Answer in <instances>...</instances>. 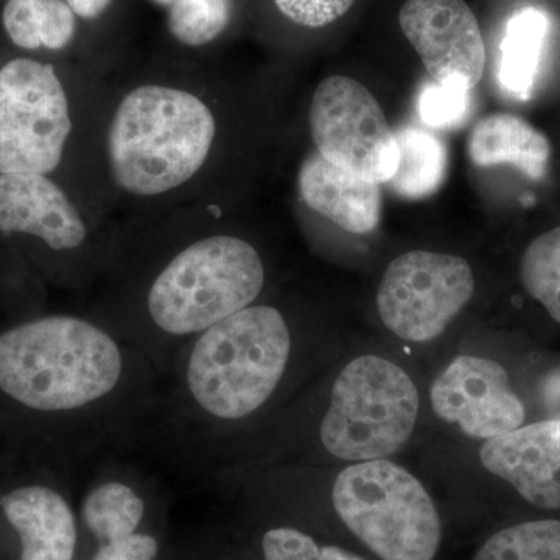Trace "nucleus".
I'll list each match as a JSON object with an SVG mask.
<instances>
[{
  "mask_svg": "<svg viewBox=\"0 0 560 560\" xmlns=\"http://www.w3.org/2000/svg\"><path fill=\"white\" fill-rule=\"evenodd\" d=\"M550 31V16L537 7L515 11L506 22L497 77L511 97L529 101L533 95Z\"/></svg>",
  "mask_w": 560,
  "mask_h": 560,
  "instance_id": "f3484780",
  "label": "nucleus"
},
{
  "mask_svg": "<svg viewBox=\"0 0 560 560\" xmlns=\"http://www.w3.org/2000/svg\"><path fill=\"white\" fill-rule=\"evenodd\" d=\"M355 0H275L280 13L302 27H326L340 20Z\"/></svg>",
  "mask_w": 560,
  "mask_h": 560,
  "instance_id": "a878e982",
  "label": "nucleus"
},
{
  "mask_svg": "<svg viewBox=\"0 0 560 560\" xmlns=\"http://www.w3.org/2000/svg\"><path fill=\"white\" fill-rule=\"evenodd\" d=\"M431 405L442 420L458 423L478 440L500 436L525 422V407L511 389L506 370L480 357L453 360L433 383Z\"/></svg>",
  "mask_w": 560,
  "mask_h": 560,
  "instance_id": "9d476101",
  "label": "nucleus"
},
{
  "mask_svg": "<svg viewBox=\"0 0 560 560\" xmlns=\"http://www.w3.org/2000/svg\"><path fill=\"white\" fill-rule=\"evenodd\" d=\"M302 200L350 234H368L381 223V184L324 160L315 151L298 176Z\"/></svg>",
  "mask_w": 560,
  "mask_h": 560,
  "instance_id": "2eb2a0df",
  "label": "nucleus"
},
{
  "mask_svg": "<svg viewBox=\"0 0 560 560\" xmlns=\"http://www.w3.org/2000/svg\"><path fill=\"white\" fill-rule=\"evenodd\" d=\"M73 13L84 18V20H94L101 16L103 11L108 9L113 0H66Z\"/></svg>",
  "mask_w": 560,
  "mask_h": 560,
  "instance_id": "c85d7f7f",
  "label": "nucleus"
},
{
  "mask_svg": "<svg viewBox=\"0 0 560 560\" xmlns=\"http://www.w3.org/2000/svg\"><path fill=\"white\" fill-rule=\"evenodd\" d=\"M478 167L512 165L529 179L547 176L551 143L544 132L514 114H492L475 125L467 142Z\"/></svg>",
  "mask_w": 560,
  "mask_h": 560,
  "instance_id": "dca6fc26",
  "label": "nucleus"
},
{
  "mask_svg": "<svg viewBox=\"0 0 560 560\" xmlns=\"http://www.w3.org/2000/svg\"><path fill=\"white\" fill-rule=\"evenodd\" d=\"M419 401L415 382L393 361L359 357L335 382L320 442L338 459H386L410 440Z\"/></svg>",
  "mask_w": 560,
  "mask_h": 560,
  "instance_id": "423d86ee",
  "label": "nucleus"
},
{
  "mask_svg": "<svg viewBox=\"0 0 560 560\" xmlns=\"http://www.w3.org/2000/svg\"><path fill=\"white\" fill-rule=\"evenodd\" d=\"M399 150L390 189L405 200H423L436 194L447 178L448 151L444 140L429 130L401 127L394 132Z\"/></svg>",
  "mask_w": 560,
  "mask_h": 560,
  "instance_id": "a211bd4d",
  "label": "nucleus"
},
{
  "mask_svg": "<svg viewBox=\"0 0 560 560\" xmlns=\"http://www.w3.org/2000/svg\"><path fill=\"white\" fill-rule=\"evenodd\" d=\"M0 232L33 235L54 250L79 248L86 226L60 186L46 175L0 173Z\"/></svg>",
  "mask_w": 560,
  "mask_h": 560,
  "instance_id": "ddd939ff",
  "label": "nucleus"
},
{
  "mask_svg": "<svg viewBox=\"0 0 560 560\" xmlns=\"http://www.w3.org/2000/svg\"><path fill=\"white\" fill-rule=\"evenodd\" d=\"M215 138V120L190 92L165 86L131 91L110 121L108 158L114 180L130 194L153 197L198 173Z\"/></svg>",
  "mask_w": 560,
  "mask_h": 560,
  "instance_id": "7ed1b4c3",
  "label": "nucleus"
},
{
  "mask_svg": "<svg viewBox=\"0 0 560 560\" xmlns=\"http://www.w3.org/2000/svg\"><path fill=\"white\" fill-rule=\"evenodd\" d=\"M474 560H560V522H526L500 530Z\"/></svg>",
  "mask_w": 560,
  "mask_h": 560,
  "instance_id": "412c9836",
  "label": "nucleus"
},
{
  "mask_svg": "<svg viewBox=\"0 0 560 560\" xmlns=\"http://www.w3.org/2000/svg\"><path fill=\"white\" fill-rule=\"evenodd\" d=\"M0 510L20 537V560H75L79 523L57 489L21 486L0 497Z\"/></svg>",
  "mask_w": 560,
  "mask_h": 560,
  "instance_id": "4468645a",
  "label": "nucleus"
},
{
  "mask_svg": "<svg viewBox=\"0 0 560 560\" xmlns=\"http://www.w3.org/2000/svg\"><path fill=\"white\" fill-rule=\"evenodd\" d=\"M311 131L316 151L338 167L377 184L396 173V135L359 81L334 75L319 84L312 98Z\"/></svg>",
  "mask_w": 560,
  "mask_h": 560,
  "instance_id": "1a4fd4ad",
  "label": "nucleus"
},
{
  "mask_svg": "<svg viewBox=\"0 0 560 560\" xmlns=\"http://www.w3.org/2000/svg\"><path fill=\"white\" fill-rule=\"evenodd\" d=\"M70 130L68 97L50 65L18 58L0 69V173L54 172Z\"/></svg>",
  "mask_w": 560,
  "mask_h": 560,
  "instance_id": "0eeeda50",
  "label": "nucleus"
},
{
  "mask_svg": "<svg viewBox=\"0 0 560 560\" xmlns=\"http://www.w3.org/2000/svg\"><path fill=\"white\" fill-rule=\"evenodd\" d=\"M3 27L22 49L61 50L75 35V13L66 0H9Z\"/></svg>",
  "mask_w": 560,
  "mask_h": 560,
  "instance_id": "aec40b11",
  "label": "nucleus"
},
{
  "mask_svg": "<svg viewBox=\"0 0 560 560\" xmlns=\"http://www.w3.org/2000/svg\"><path fill=\"white\" fill-rule=\"evenodd\" d=\"M331 501L342 523L382 560H433L442 528L433 500L418 478L386 459L341 471Z\"/></svg>",
  "mask_w": 560,
  "mask_h": 560,
  "instance_id": "39448f33",
  "label": "nucleus"
},
{
  "mask_svg": "<svg viewBox=\"0 0 560 560\" xmlns=\"http://www.w3.org/2000/svg\"><path fill=\"white\" fill-rule=\"evenodd\" d=\"M265 283L259 253L232 235H213L180 250L147 294L153 326L168 338L195 337L253 305Z\"/></svg>",
  "mask_w": 560,
  "mask_h": 560,
  "instance_id": "20e7f679",
  "label": "nucleus"
},
{
  "mask_svg": "<svg viewBox=\"0 0 560 560\" xmlns=\"http://www.w3.org/2000/svg\"><path fill=\"white\" fill-rule=\"evenodd\" d=\"M149 359L97 324L54 315L0 334V390L25 410L108 429L124 408L147 404Z\"/></svg>",
  "mask_w": 560,
  "mask_h": 560,
  "instance_id": "f257e3e1",
  "label": "nucleus"
},
{
  "mask_svg": "<svg viewBox=\"0 0 560 560\" xmlns=\"http://www.w3.org/2000/svg\"><path fill=\"white\" fill-rule=\"evenodd\" d=\"M160 555V537L149 530H138L131 536L98 544L90 560H158Z\"/></svg>",
  "mask_w": 560,
  "mask_h": 560,
  "instance_id": "bb28decb",
  "label": "nucleus"
},
{
  "mask_svg": "<svg viewBox=\"0 0 560 560\" xmlns=\"http://www.w3.org/2000/svg\"><path fill=\"white\" fill-rule=\"evenodd\" d=\"M291 350L289 324L271 305H249L184 346L171 411L183 440L208 445L213 430L260 411L285 377Z\"/></svg>",
  "mask_w": 560,
  "mask_h": 560,
  "instance_id": "f03ea898",
  "label": "nucleus"
},
{
  "mask_svg": "<svg viewBox=\"0 0 560 560\" xmlns=\"http://www.w3.org/2000/svg\"><path fill=\"white\" fill-rule=\"evenodd\" d=\"M482 466L510 482L540 510H560V422L522 425L490 438L480 452Z\"/></svg>",
  "mask_w": 560,
  "mask_h": 560,
  "instance_id": "f8f14e48",
  "label": "nucleus"
},
{
  "mask_svg": "<svg viewBox=\"0 0 560 560\" xmlns=\"http://www.w3.org/2000/svg\"><path fill=\"white\" fill-rule=\"evenodd\" d=\"M475 293L470 265L451 254L410 250L383 275L377 307L383 324L401 340H434Z\"/></svg>",
  "mask_w": 560,
  "mask_h": 560,
  "instance_id": "6e6552de",
  "label": "nucleus"
},
{
  "mask_svg": "<svg viewBox=\"0 0 560 560\" xmlns=\"http://www.w3.org/2000/svg\"><path fill=\"white\" fill-rule=\"evenodd\" d=\"M265 560H364L340 547H319L308 534L291 526H278L261 537Z\"/></svg>",
  "mask_w": 560,
  "mask_h": 560,
  "instance_id": "393cba45",
  "label": "nucleus"
},
{
  "mask_svg": "<svg viewBox=\"0 0 560 560\" xmlns=\"http://www.w3.org/2000/svg\"><path fill=\"white\" fill-rule=\"evenodd\" d=\"M540 397L547 415L560 422V368L552 370L541 378Z\"/></svg>",
  "mask_w": 560,
  "mask_h": 560,
  "instance_id": "cd10ccee",
  "label": "nucleus"
},
{
  "mask_svg": "<svg viewBox=\"0 0 560 560\" xmlns=\"http://www.w3.org/2000/svg\"><path fill=\"white\" fill-rule=\"evenodd\" d=\"M399 24L431 80L441 83L460 77L471 88L480 83L486 66L485 39L466 0H407Z\"/></svg>",
  "mask_w": 560,
  "mask_h": 560,
  "instance_id": "9b49d317",
  "label": "nucleus"
},
{
  "mask_svg": "<svg viewBox=\"0 0 560 560\" xmlns=\"http://www.w3.org/2000/svg\"><path fill=\"white\" fill-rule=\"evenodd\" d=\"M147 501L130 482L106 480L88 490L81 501V522L97 544L121 539L142 530Z\"/></svg>",
  "mask_w": 560,
  "mask_h": 560,
  "instance_id": "6ab92c4d",
  "label": "nucleus"
},
{
  "mask_svg": "<svg viewBox=\"0 0 560 560\" xmlns=\"http://www.w3.org/2000/svg\"><path fill=\"white\" fill-rule=\"evenodd\" d=\"M469 81L460 77L423 84L418 97L420 120L433 130H455L469 119L471 109Z\"/></svg>",
  "mask_w": 560,
  "mask_h": 560,
  "instance_id": "b1692460",
  "label": "nucleus"
},
{
  "mask_svg": "<svg viewBox=\"0 0 560 560\" xmlns=\"http://www.w3.org/2000/svg\"><path fill=\"white\" fill-rule=\"evenodd\" d=\"M523 287L560 324V226L530 243L522 257Z\"/></svg>",
  "mask_w": 560,
  "mask_h": 560,
  "instance_id": "4be33fe9",
  "label": "nucleus"
},
{
  "mask_svg": "<svg viewBox=\"0 0 560 560\" xmlns=\"http://www.w3.org/2000/svg\"><path fill=\"white\" fill-rule=\"evenodd\" d=\"M153 2L160 3V5H172L173 0H153Z\"/></svg>",
  "mask_w": 560,
  "mask_h": 560,
  "instance_id": "c756f323",
  "label": "nucleus"
},
{
  "mask_svg": "<svg viewBox=\"0 0 560 560\" xmlns=\"http://www.w3.org/2000/svg\"><path fill=\"white\" fill-rule=\"evenodd\" d=\"M231 14L232 0H173L168 28L179 43L200 47L219 38Z\"/></svg>",
  "mask_w": 560,
  "mask_h": 560,
  "instance_id": "5701e85b",
  "label": "nucleus"
}]
</instances>
